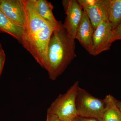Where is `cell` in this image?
<instances>
[{"label":"cell","mask_w":121,"mask_h":121,"mask_svg":"<svg viewBox=\"0 0 121 121\" xmlns=\"http://www.w3.org/2000/svg\"><path fill=\"white\" fill-rule=\"evenodd\" d=\"M25 3L26 24L21 43L48 72V43L52 33L59 25L46 22L40 16L36 8V0H25Z\"/></svg>","instance_id":"cell-1"},{"label":"cell","mask_w":121,"mask_h":121,"mask_svg":"<svg viewBox=\"0 0 121 121\" xmlns=\"http://www.w3.org/2000/svg\"><path fill=\"white\" fill-rule=\"evenodd\" d=\"M75 40L68 35L60 22L52 33L48 48V72L52 80H56L62 74L76 57Z\"/></svg>","instance_id":"cell-2"},{"label":"cell","mask_w":121,"mask_h":121,"mask_svg":"<svg viewBox=\"0 0 121 121\" xmlns=\"http://www.w3.org/2000/svg\"><path fill=\"white\" fill-rule=\"evenodd\" d=\"M79 84L76 81L66 93L60 95L51 104L47 113L56 115L60 121H73L78 117L76 100Z\"/></svg>","instance_id":"cell-3"},{"label":"cell","mask_w":121,"mask_h":121,"mask_svg":"<svg viewBox=\"0 0 121 121\" xmlns=\"http://www.w3.org/2000/svg\"><path fill=\"white\" fill-rule=\"evenodd\" d=\"M76 105L79 117L93 118L102 121L106 106L104 99L95 97L79 86Z\"/></svg>","instance_id":"cell-4"},{"label":"cell","mask_w":121,"mask_h":121,"mask_svg":"<svg viewBox=\"0 0 121 121\" xmlns=\"http://www.w3.org/2000/svg\"><path fill=\"white\" fill-rule=\"evenodd\" d=\"M95 30L99 25L108 20L109 0H78Z\"/></svg>","instance_id":"cell-5"},{"label":"cell","mask_w":121,"mask_h":121,"mask_svg":"<svg viewBox=\"0 0 121 121\" xmlns=\"http://www.w3.org/2000/svg\"><path fill=\"white\" fill-rule=\"evenodd\" d=\"M62 4L66 15L63 27L69 37L75 39L77 28L83 13L82 7L76 0H63Z\"/></svg>","instance_id":"cell-6"},{"label":"cell","mask_w":121,"mask_h":121,"mask_svg":"<svg viewBox=\"0 0 121 121\" xmlns=\"http://www.w3.org/2000/svg\"><path fill=\"white\" fill-rule=\"evenodd\" d=\"M0 9L13 23L25 29L26 24L25 0H0Z\"/></svg>","instance_id":"cell-7"},{"label":"cell","mask_w":121,"mask_h":121,"mask_svg":"<svg viewBox=\"0 0 121 121\" xmlns=\"http://www.w3.org/2000/svg\"><path fill=\"white\" fill-rule=\"evenodd\" d=\"M113 29L109 21L102 22L94 31L93 37V55L97 56L110 49Z\"/></svg>","instance_id":"cell-8"},{"label":"cell","mask_w":121,"mask_h":121,"mask_svg":"<svg viewBox=\"0 0 121 121\" xmlns=\"http://www.w3.org/2000/svg\"><path fill=\"white\" fill-rule=\"evenodd\" d=\"M94 29L86 13L84 11L82 17L77 28L75 39L90 55H93V37Z\"/></svg>","instance_id":"cell-9"},{"label":"cell","mask_w":121,"mask_h":121,"mask_svg":"<svg viewBox=\"0 0 121 121\" xmlns=\"http://www.w3.org/2000/svg\"><path fill=\"white\" fill-rule=\"evenodd\" d=\"M0 31L11 35L21 43L25 29L13 23L0 9Z\"/></svg>","instance_id":"cell-10"},{"label":"cell","mask_w":121,"mask_h":121,"mask_svg":"<svg viewBox=\"0 0 121 121\" xmlns=\"http://www.w3.org/2000/svg\"><path fill=\"white\" fill-rule=\"evenodd\" d=\"M115 98L111 95L104 99L106 106L102 121H121V114L115 103Z\"/></svg>","instance_id":"cell-11"},{"label":"cell","mask_w":121,"mask_h":121,"mask_svg":"<svg viewBox=\"0 0 121 121\" xmlns=\"http://www.w3.org/2000/svg\"><path fill=\"white\" fill-rule=\"evenodd\" d=\"M36 6L39 15L44 21L54 25H59L60 22L56 20L53 15L54 7L51 2L47 0H36Z\"/></svg>","instance_id":"cell-12"},{"label":"cell","mask_w":121,"mask_h":121,"mask_svg":"<svg viewBox=\"0 0 121 121\" xmlns=\"http://www.w3.org/2000/svg\"><path fill=\"white\" fill-rule=\"evenodd\" d=\"M108 20L113 30L121 22V0H109Z\"/></svg>","instance_id":"cell-13"},{"label":"cell","mask_w":121,"mask_h":121,"mask_svg":"<svg viewBox=\"0 0 121 121\" xmlns=\"http://www.w3.org/2000/svg\"><path fill=\"white\" fill-rule=\"evenodd\" d=\"M121 40V22L117 27L112 30L111 37L112 43L117 40Z\"/></svg>","instance_id":"cell-14"},{"label":"cell","mask_w":121,"mask_h":121,"mask_svg":"<svg viewBox=\"0 0 121 121\" xmlns=\"http://www.w3.org/2000/svg\"><path fill=\"white\" fill-rule=\"evenodd\" d=\"M5 58L6 56L4 52L0 55V76L2 73L4 66Z\"/></svg>","instance_id":"cell-15"},{"label":"cell","mask_w":121,"mask_h":121,"mask_svg":"<svg viewBox=\"0 0 121 121\" xmlns=\"http://www.w3.org/2000/svg\"><path fill=\"white\" fill-rule=\"evenodd\" d=\"M73 121H99L97 119L93 118L84 117H78L74 119Z\"/></svg>","instance_id":"cell-16"},{"label":"cell","mask_w":121,"mask_h":121,"mask_svg":"<svg viewBox=\"0 0 121 121\" xmlns=\"http://www.w3.org/2000/svg\"><path fill=\"white\" fill-rule=\"evenodd\" d=\"M46 121H60L58 117L55 115L47 113Z\"/></svg>","instance_id":"cell-17"},{"label":"cell","mask_w":121,"mask_h":121,"mask_svg":"<svg viewBox=\"0 0 121 121\" xmlns=\"http://www.w3.org/2000/svg\"><path fill=\"white\" fill-rule=\"evenodd\" d=\"M115 100L116 105H117V106L118 108L119 109L121 114V101L117 100L116 98H115Z\"/></svg>","instance_id":"cell-18"},{"label":"cell","mask_w":121,"mask_h":121,"mask_svg":"<svg viewBox=\"0 0 121 121\" xmlns=\"http://www.w3.org/2000/svg\"><path fill=\"white\" fill-rule=\"evenodd\" d=\"M4 52V50H3V48H2L1 44L0 43V55H1V54H2V53H3Z\"/></svg>","instance_id":"cell-19"},{"label":"cell","mask_w":121,"mask_h":121,"mask_svg":"<svg viewBox=\"0 0 121 121\" xmlns=\"http://www.w3.org/2000/svg\"></svg>","instance_id":"cell-20"}]
</instances>
